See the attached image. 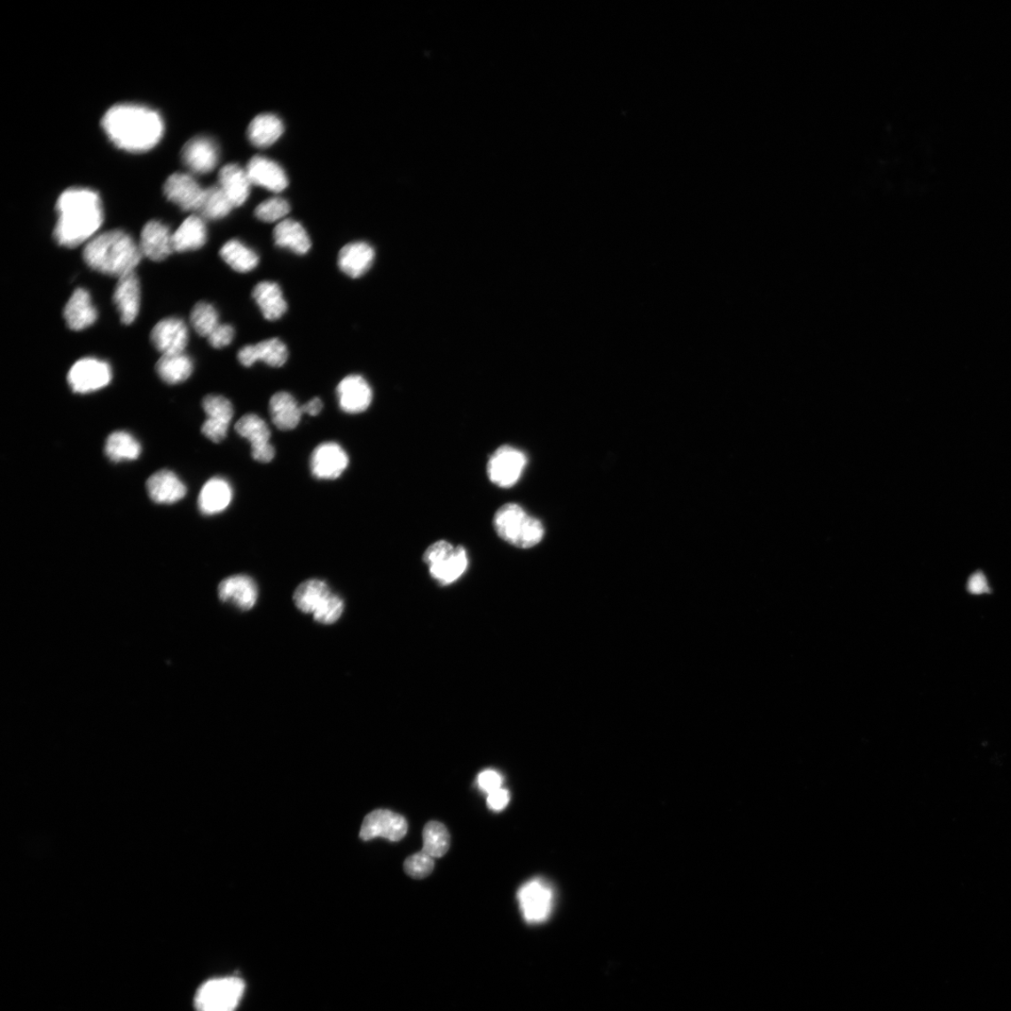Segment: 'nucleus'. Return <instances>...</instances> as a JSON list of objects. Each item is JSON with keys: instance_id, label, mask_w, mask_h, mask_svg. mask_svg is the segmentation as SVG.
<instances>
[{"instance_id": "f257e3e1", "label": "nucleus", "mask_w": 1011, "mask_h": 1011, "mask_svg": "<svg viewBox=\"0 0 1011 1011\" xmlns=\"http://www.w3.org/2000/svg\"><path fill=\"white\" fill-rule=\"evenodd\" d=\"M57 212L54 239L59 246L67 248L90 242L105 221L103 201L90 189L65 191L57 201Z\"/></svg>"}, {"instance_id": "f03ea898", "label": "nucleus", "mask_w": 1011, "mask_h": 1011, "mask_svg": "<svg viewBox=\"0 0 1011 1011\" xmlns=\"http://www.w3.org/2000/svg\"><path fill=\"white\" fill-rule=\"evenodd\" d=\"M101 124L114 145L133 153L154 148L164 134L161 115L140 105L114 106L106 113Z\"/></svg>"}, {"instance_id": "7ed1b4c3", "label": "nucleus", "mask_w": 1011, "mask_h": 1011, "mask_svg": "<svg viewBox=\"0 0 1011 1011\" xmlns=\"http://www.w3.org/2000/svg\"><path fill=\"white\" fill-rule=\"evenodd\" d=\"M142 257L139 244L122 230L97 234L82 251V259L89 267L117 278L134 273Z\"/></svg>"}, {"instance_id": "20e7f679", "label": "nucleus", "mask_w": 1011, "mask_h": 1011, "mask_svg": "<svg viewBox=\"0 0 1011 1011\" xmlns=\"http://www.w3.org/2000/svg\"><path fill=\"white\" fill-rule=\"evenodd\" d=\"M494 528L504 542L522 549L537 545L545 534L542 521L529 515L516 503L505 504L498 509Z\"/></svg>"}, {"instance_id": "39448f33", "label": "nucleus", "mask_w": 1011, "mask_h": 1011, "mask_svg": "<svg viewBox=\"0 0 1011 1011\" xmlns=\"http://www.w3.org/2000/svg\"><path fill=\"white\" fill-rule=\"evenodd\" d=\"M431 577L441 585H450L459 580L468 567L465 547L454 546L447 541L431 545L424 554Z\"/></svg>"}, {"instance_id": "423d86ee", "label": "nucleus", "mask_w": 1011, "mask_h": 1011, "mask_svg": "<svg viewBox=\"0 0 1011 1011\" xmlns=\"http://www.w3.org/2000/svg\"><path fill=\"white\" fill-rule=\"evenodd\" d=\"M245 982L239 976L216 977L202 984L194 997L196 1011H235L243 999Z\"/></svg>"}, {"instance_id": "0eeeda50", "label": "nucleus", "mask_w": 1011, "mask_h": 1011, "mask_svg": "<svg viewBox=\"0 0 1011 1011\" xmlns=\"http://www.w3.org/2000/svg\"><path fill=\"white\" fill-rule=\"evenodd\" d=\"M528 458L524 451L504 445L496 450L487 463L489 480L501 488L514 486L524 474Z\"/></svg>"}, {"instance_id": "6e6552de", "label": "nucleus", "mask_w": 1011, "mask_h": 1011, "mask_svg": "<svg viewBox=\"0 0 1011 1011\" xmlns=\"http://www.w3.org/2000/svg\"><path fill=\"white\" fill-rule=\"evenodd\" d=\"M111 365L95 357L77 361L67 373V382L76 394H90L104 389L112 380Z\"/></svg>"}, {"instance_id": "1a4fd4ad", "label": "nucleus", "mask_w": 1011, "mask_h": 1011, "mask_svg": "<svg viewBox=\"0 0 1011 1011\" xmlns=\"http://www.w3.org/2000/svg\"><path fill=\"white\" fill-rule=\"evenodd\" d=\"M234 428L239 435L250 443L253 459L267 464L275 458V448L270 443L271 431L260 416L247 414L236 423Z\"/></svg>"}, {"instance_id": "9d476101", "label": "nucleus", "mask_w": 1011, "mask_h": 1011, "mask_svg": "<svg viewBox=\"0 0 1011 1011\" xmlns=\"http://www.w3.org/2000/svg\"><path fill=\"white\" fill-rule=\"evenodd\" d=\"M518 900L525 920L539 923L546 921L552 913L553 893L545 882L536 880L520 889Z\"/></svg>"}, {"instance_id": "9b49d317", "label": "nucleus", "mask_w": 1011, "mask_h": 1011, "mask_svg": "<svg viewBox=\"0 0 1011 1011\" xmlns=\"http://www.w3.org/2000/svg\"><path fill=\"white\" fill-rule=\"evenodd\" d=\"M408 829V822L403 816L386 809H378L364 818L360 837L364 841L382 837L397 842L406 836Z\"/></svg>"}, {"instance_id": "f8f14e48", "label": "nucleus", "mask_w": 1011, "mask_h": 1011, "mask_svg": "<svg viewBox=\"0 0 1011 1011\" xmlns=\"http://www.w3.org/2000/svg\"><path fill=\"white\" fill-rule=\"evenodd\" d=\"M349 464L346 451L335 443L319 444L310 458V470L317 480H336L346 471Z\"/></svg>"}, {"instance_id": "ddd939ff", "label": "nucleus", "mask_w": 1011, "mask_h": 1011, "mask_svg": "<svg viewBox=\"0 0 1011 1011\" xmlns=\"http://www.w3.org/2000/svg\"><path fill=\"white\" fill-rule=\"evenodd\" d=\"M202 408L208 416L201 427L202 434L215 443H222L233 418L232 404L224 396L210 395L202 401Z\"/></svg>"}, {"instance_id": "4468645a", "label": "nucleus", "mask_w": 1011, "mask_h": 1011, "mask_svg": "<svg viewBox=\"0 0 1011 1011\" xmlns=\"http://www.w3.org/2000/svg\"><path fill=\"white\" fill-rule=\"evenodd\" d=\"M150 339L162 356L183 353L189 343V329L183 319L166 317L152 329Z\"/></svg>"}, {"instance_id": "2eb2a0df", "label": "nucleus", "mask_w": 1011, "mask_h": 1011, "mask_svg": "<svg viewBox=\"0 0 1011 1011\" xmlns=\"http://www.w3.org/2000/svg\"><path fill=\"white\" fill-rule=\"evenodd\" d=\"M164 195L184 211L199 212L206 190L188 174L176 173L164 184Z\"/></svg>"}, {"instance_id": "dca6fc26", "label": "nucleus", "mask_w": 1011, "mask_h": 1011, "mask_svg": "<svg viewBox=\"0 0 1011 1011\" xmlns=\"http://www.w3.org/2000/svg\"><path fill=\"white\" fill-rule=\"evenodd\" d=\"M337 398L341 411L349 414L364 412L373 400L372 388L360 375H349L337 386Z\"/></svg>"}, {"instance_id": "f3484780", "label": "nucleus", "mask_w": 1011, "mask_h": 1011, "mask_svg": "<svg viewBox=\"0 0 1011 1011\" xmlns=\"http://www.w3.org/2000/svg\"><path fill=\"white\" fill-rule=\"evenodd\" d=\"M139 247L143 256L153 262H162L175 252L173 232L166 224L151 221L142 230Z\"/></svg>"}, {"instance_id": "a211bd4d", "label": "nucleus", "mask_w": 1011, "mask_h": 1011, "mask_svg": "<svg viewBox=\"0 0 1011 1011\" xmlns=\"http://www.w3.org/2000/svg\"><path fill=\"white\" fill-rule=\"evenodd\" d=\"M258 595L255 581L247 576H233L224 579L218 585L219 599L244 612L251 610L255 606Z\"/></svg>"}, {"instance_id": "6ab92c4d", "label": "nucleus", "mask_w": 1011, "mask_h": 1011, "mask_svg": "<svg viewBox=\"0 0 1011 1011\" xmlns=\"http://www.w3.org/2000/svg\"><path fill=\"white\" fill-rule=\"evenodd\" d=\"M113 298L121 322L126 325L133 324L141 308V286L137 274L118 278Z\"/></svg>"}, {"instance_id": "aec40b11", "label": "nucleus", "mask_w": 1011, "mask_h": 1011, "mask_svg": "<svg viewBox=\"0 0 1011 1011\" xmlns=\"http://www.w3.org/2000/svg\"><path fill=\"white\" fill-rule=\"evenodd\" d=\"M182 160L191 171L196 174H208L214 170L218 161V149L215 142L208 137H196L184 145Z\"/></svg>"}, {"instance_id": "412c9836", "label": "nucleus", "mask_w": 1011, "mask_h": 1011, "mask_svg": "<svg viewBox=\"0 0 1011 1011\" xmlns=\"http://www.w3.org/2000/svg\"><path fill=\"white\" fill-rule=\"evenodd\" d=\"M247 174L253 184L273 192H281L288 185V178L282 168L264 157H253L247 164Z\"/></svg>"}, {"instance_id": "4be33fe9", "label": "nucleus", "mask_w": 1011, "mask_h": 1011, "mask_svg": "<svg viewBox=\"0 0 1011 1011\" xmlns=\"http://www.w3.org/2000/svg\"><path fill=\"white\" fill-rule=\"evenodd\" d=\"M64 318L67 327L73 331H82L92 326L98 318V311L93 305L89 291L75 290L66 303Z\"/></svg>"}, {"instance_id": "5701e85b", "label": "nucleus", "mask_w": 1011, "mask_h": 1011, "mask_svg": "<svg viewBox=\"0 0 1011 1011\" xmlns=\"http://www.w3.org/2000/svg\"><path fill=\"white\" fill-rule=\"evenodd\" d=\"M149 498L158 504H173L180 501L187 494V487L170 470H160L146 482Z\"/></svg>"}, {"instance_id": "b1692460", "label": "nucleus", "mask_w": 1011, "mask_h": 1011, "mask_svg": "<svg viewBox=\"0 0 1011 1011\" xmlns=\"http://www.w3.org/2000/svg\"><path fill=\"white\" fill-rule=\"evenodd\" d=\"M232 487L224 478L215 477L202 486L198 498L200 512L208 516L224 512L231 503Z\"/></svg>"}, {"instance_id": "393cba45", "label": "nucleus", "mask_w": 1011, "mask_h": 1011, "mask_svg": "<svg viewBox=\"0 0 1011 1011\" xmlns=\"http://www.w3.org/2000/svg\"><path fill=\"white\" fill-rule=\"evenodd\" d=\"M288 357V349L278 339L246 346L239 352V362L247 367H250L260 361L270 366L280 367L285 364Z\"/></svg>"}, {"instance_id": "a878e982", "label": "nucleus", "mask_w": 1011, "mask_h": 1011, "mask_svg": "<svg viewBox=\"0 0 1011 1011\" xmlns=\"http://www.w3.org/2000/svg\"><path fill=\"white\" fill-rule=\"evenodd\" d=\"M375 259L372 247L364 242L350 243L340 252L339 266L347 276L357 278L364 276Z\"/></svg>"}, {"instance_id": "bb28decb", "label": "nucleus", "mask_w": 1011, "mask_h": 1011, "mask_svg": "<svg viewBox=\"0 0 1011 1011\" xmlns=\"http://www.w3.org/2000/svg\"><path fill=\"white\" fill-rule=\"evenodd\" d=\"M219 187L224 192L234 208L245 204L250 192L251 182L247 171L238 164H228L218 176Z\"/></svg>"}, {"instance_id": "cd10ccee", "label": "nucleus", "mask_w": 1011, "mask_h": 1011, "mask_svg": "<svg viewBox=\"0 0 1011 1011\" xmlns=\"http://www.w3.org/2000/svg\"><path fill=\"white\" fill-rule=\"evenodd\" d=\"M270 415L273 424L282 431H291L298 427L302 416V406L289 393L278 392L269 403Z\"/></svg>"}, {"instance_id": "c85d7f7f", "label": "nucleus", "mask_w": 1011, "mask_h": 1011, "mask_svg": "<svg viewBox=\"0 0 1011 1011\" xmlns=\"http://www.w3.org/2000/svg\"><path fill=\"white\" fill-rule=\"evenodd\" d=\"M208 241V228L204 218L191 216L173 232V245L176 252L197 250Z\"/></svg>"}, {"instance_id": "c756f323", "label": "nucleus", "mask_w": 1011, "mask_h": 1011, "mask_svg": "<svg viewBox=\"0 0 1011 1011\" xmlns=\"http://www.w3.org/2000/svg\"><path fill=\"white\" fill-rule=\"evenodd\" d=\"M278 247L289 249L298 255H305L311 248L310 236L299 223L294 219H283L273 232Z\"/></svg>"}, {"instance_id": "7c9ffc66", "label": "nucleus", "mask_w": 1011, "mask_h": 1011, "mask_svg": "<svg viewBox=\"0 0 1011 1011\" xmlns=\"http://www.w3.org/2000/svg\"><path fill=\"white\" fill-rule=\"evenodd\" d=\"M263 317L268 320L280 318L288 309L280 286L271 281H263L256 285L252 293Z\"/></svg>"}, {"instance_id": "2f4dec72", "label": "nucleus", "mask_w": 1011, "mask_h": 1011, "mask_svg": "<svg viewBox=\"0 0 1011 1011\" xmlns=\"http://www.w3.org/2000/svg\"><path fill=\"white\" fill-rule=\"evenodd\" d=\"M284 130L279 118L274 114H260L247 129L249 141L258 147H267L277 142Z\"/></svg>"}, {"instance_id": "473e14b6", "label": "nucleus", "mask_w": 1011, "mask_h": 1011, "mask_svg": "<svg viewBox=\"0 0 1011 1011\" xmlns=\"http://www.w3.org/2000/svg\"><path fill=\"white\" fill-rule=\"evenodd\" d=\"M159 377L168 384L187 380L193 372V363L187 354L176 353L162 356L156 365Z\"/></svg>"}, {"instance_id": "72a5a7b5", "label": "nucleus", "mask_w": 1011, "mask_h": 1011, "mask_svg": "<svg viewBox=\"0 0 1011 1011\" xmlns=\"http://www.w3.org/2000/svg\"><path fill=\"white\" fill-rule=\"evenodd\" d=\"M331 594V589L325 581L310 579L296 588L294 600L302 613L313 615Z\"/></svg>"}, {"instance_id": "f704fd0d", "label": "nucleus", "mask_w": 1011, "mask_h": 1011, "mask_svg": "<svg viewBox=\"0 0 1011 1011\" xmlns=\"http://www.w3.org/2000/svg\"><path fill=\"white\" fill-rule=\"evenodd\" d=\"M142 446L131 434L126 431L112 433L106 441V457L114 463L134 461L140 458Z\"/></svg>"}, {"instance_id": "c9c22d12", "label": "nucleus", "mask_w": 1011, "mask_h": 1011, "mask_svg": "<svg viewBox=\"0 0 1011 1011\" xmlns=\"http://www.w3.org/2000/svg\"><path fill=\"white\" fill-rule=\"evenodd\" d=\"M219 255L228 265L239 273L252 271L260 262L255 250L235 239L228 241L219 251Z\"/></svg>"}, {"instance_id": "e433bc0d", "label": "nucleus", "mask_w": 1011, "mask_h": 1011, "mask_svg": "<svg viewBox=\"0 0 1011 1011\" xmlns=\"http://www.w3.org/2000/svg\"><path fill=\"white\" fill-rule=\"evenodd\" d=\"M233 208L227 195L217 184L206 190L199 213L204 218L216 221L227 216Z\"/></svg>"}, {"instance_id": "4c0bfd02", "label": "nucleus", "mask_w": 1011, "mask_h": 1011, "mask_svg": "<svg viewBox=\"0 0 1011 1011\" xmlns=\"http://www.w3.org/2000/svg\"><path fill=\"white\" fill-rule=\"evenodd\" d=\"M423 851L433 858L443 857L450 849V834L446 826L438 821L427 823L423 831Z\"/></svg>"}, {"instance_id": "58836bf2", "label": "nucleus", "mask_w": 1011, "mask_h": 1011, "mask_svg": "<svg viewBox=\"0 0 1011 1011\" xmlns=\"http://www.w3.org/2000/svg\"><path fill=\"white\" fill-rule=\"evenodd\" d=\"M191 322L194 330L207 339L221 325L216 310L206 302H200L193 308L191 313Z\"/></svg>"}, {"instance_id": "ea45409f", "label": "nucleus", "mask_w": 1011, "mask_h": 1011, "mask_svg": "<svg viewBox=\"0 0 1011 1011\" xmlns=\"http://www.w3.org/2000/svg\"><path fill=\"white\" fill-rule=\"evenodd\" d=\"M288 201L282 198H272L262 202L255 210V216L263 223L282 222L290 213Z\"/></svg>"}, {"instance_id": "a19ab883", "label": "nucleus", "mask_w": 1011, "mask_h": 1011, "mask_svg": "<svg viewBox=\"0 0 1011 1011\" xmlns=\"http://www.w3.org/2000/svg\"><path fill=\"white\" fill-rule=\"evenodd\" d=\"M343 600L335 594H331L313 614L314 619L325 625H331L340 620L344 612Z\"/></svg>"}, {"instance_id": "79ce46f5", "label": "nucleus", "mask_w": 1011, "mask_h": 1011, "mask_svg": "<svg viewBox=\"0 0 1011 1011\" xmlns=\"http://www.w3.org/2000/svg\"><path fill=\"white\" fill-rule=\"evenodd\" d=\"M434 867V858L423 850L410 856L404 863V872L415 880L427 878Z\"/></svg>"}, {"instance_id": "37998d69", "label": "nucleus", "mask_w": 1011, "mask_h": 1011, "mask_svg": "<svg viewBox=\"0 0 1011 1011\" xmlns=\"http://www.w3.org/2000/svg\"><path fill=\"white\" fill-rule=\"evenodd\" d=\"M234 329L229 325H219L208 337V342L215 349L229 346L233 341Z\"/></svg>"}, {"instance_id": "c03bdc74", "label": "nucleus", "mask_w": 1011, "mask_h": 1011, "mask_svg": "<svg viewBox=\"0 0 1011 1011\" xmlns=\"http://www.w3.org/2000/svg\"><path fill=\"white\" fill-rule=\"evenodd\" d=\"M479 787L487 795L501 788L502 778L501 775L493 770H486L479 774L478 777Z\"/></svg>"}, {"instance_id": "a18cd8bd", "label": "nucleus", "mask_w": 1011, "mask_h": 1011, "mask_svg": "<svg viewBox=\"0 0 1011 1011\" xmlns=\"http://www.w3.org/2000/svg\"><path fill=\"white\" fill-rule=\"evenodd\" d=\"M510 802V794L508 790L502 788L488 795L487 804L489 808L494 811H501L508 805Z\"/></svg>"}, {"instance_id": "49530a36", "label": "nucleus", "mask_w": 1011, "mask_h": 1011, "mask_svg": "<svg viewBox=\"0 0 1011 1011\" xmlns=\"http://www.w3.org/2000/svg\"><path fill=\"white\" fill-rule=\"evenodd\" d=\"M323 409L324 403L317 397L311 399L302 406V413L308 414L310 416H317L320 412H322Z\"/></svg>"}, {"instance_id": "de8ad7c7", "label": "nucleus", "mask_w": 1011, "mask_h": 1011, "mask_svg": "<svg viewBox=\"0 0 1011 1011\" xmlns=\"http://www.w3.org/2000/svg\"><path fill=\"white\" fill-rule=\"evenodd\" d=\"M969 585L974 593L984 592L986 587L984 579L981 576H974Z\"/></svg>"}]
</instances>
